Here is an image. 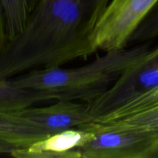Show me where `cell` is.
Here are the masks:
<instances>
[{
  "label": "cell",
  "mask_w": 158,
  "mask_h": 158,
  "mask_svg": "<svg viewBox=\"0 0 158 158\" xmlns=\"http://www.w3.org/2000/svg\"><path fill=\"white\" fill-rule=\"evenodd\" d=\"M158 86V46L124 71L101 97L88 103L94 121Z\"/></svg>",
  "instance_id": "obj_3"
},
{
  "label": "cell",
  "mask_w": 158,
  "mask_h": 158,
  "mask_svg": "<svg viewBox=\"0 0 158 158\" xmlns=\"http://www.w3.org/2000/svg\"><path fill=\"white\" fill-rule=\"evenodd\" d=\"M37 2L38 0H0L8 40L24 29Z\"/></svg>",
  "instance_id": "obj_11"
},
{
  "label": "cell",
  "mask_w": 158,
  "mask_h": 158,
  "mask_svg": "<svg viewBox=\"0 0 158 158\" xmlns=\"http://www.w3.org/2000/svg\"><path fill=\"white\" fill-rule=\"evenodd\" d=\"M50 100H55L48 91L20 87L10 79L0 80V111H20L35 103Z\"/></svg>",
  "instance_id": "obj_9"
},
{
  "label": "cell",
  "mask_w": 158,
  "mask_h": 158,
  "mask_svg": "<svg viewBox=\"0 0 158 158\" xmlns=\"http://www.w3.org/2000/svg\"><path fill=\"white\" fill-rule=\"evenodd\" d=\"M156 37H158V2L133 32L129 40V46L147 43Z\"/></svg>",
  "instance_id": "obj_12"
},
{
  "label": "cell",
  "mask_w": 158,
  "mask_h": 158,
  "mask_svg": "<svg viewBox=\"0 0 158 158\" xmlns=\"http://www.w3.org/2000/svg\"><path fill=\"white\" fill-rule=\"evenodd\" d=\"M85 128H74L51 134L26 148H16L10 155L16 158H81L79 149L94 137Z\"/></svg>",
  "instance_id": "obj_7"
},
{
  "label": "cell",
  "mask_w": 158,
  "mask_h": 158,
  "mask_svg": "<svg viewBox=\"0 0 158 158\" xmlns=\"http://www.w3.org/2000/svg\"><path fill=\"white\" fill-rule=\"evenodd\" d=\"M7 40L4 15H3L1 3H0V53L4 49L5 46L7 43Z\"/></svg>",
  "instance_id": "obj_13"
},
{
  "label": "cell",
  "mask_w": 158,
  "mask_h": 158,
  "mask_svg": "<svg viewBox=\"0 0 158 158\" xmlns=\"http://www.w3.org/2000/svg\"><path fill=\"white\" fill-rule=\"evenodd\" d=\"M15 148L7 143L0 142V154H10Z\"/></svg>",
  "instance_id": "obj_14"
},
{
  "label": "cell",
  "mask_w": 158,
  "mask_h": 158,
  "mask_svg": "<svg viewBox=\"0 0 158 158\" xmlns=\"http://www.w3.org/2000/svg\"><path fill=\"white\" fill-rule=\"evenodd\" d=\"M110 1L38 0L24 29L0 53V80L94 53L91 39Z\"/></svg>",
  "instance_id": "obj_1"
},
{
  "label": "cell",
  "mask_w": 158,
  "mask_h": 158,
  "mask_svg": "<svg viewBox=\"0 0 158 158\" xmlns=\"http://www.w3.org/2000/svg\"><path fill=\"white\" fill-rule=\"evenodd\" d=\"M42 107H28L19 112L46 131L50 135L74 128H80L94 120L88 103L73 100H56Z\"/></svg>",
  "instance_id": "obj_6"
},
{
  "label": "cell",
  "mask_w": 158,
  "mask_h": 158,
  "mask_svg": "<svg viewBox=\"0 0 158 158\" xmlns=\"http://www.w3.org/2000/svg\"><path fill=\"white\" fill-rule=\"evenodd\" d=\"M143 43L105 51L79 67L41 68L11 78L20 87L51 93L55 100L90 103L108 90L122 73L137 63L150 49Z\"/></svg>",
  "instance_id": "obj_2"
},
{
  "label": "cell",
  "mask_w": 158,
  "mask_h": 158,
  "mask_svg": "<svg viewBox=\"0 0 158 158\" xmlns=\"http://www.w3.org/2000/svg\"><path fill=\"white\" fill-rule=\"evenodd\" d=\"M85 128L94 137L79 149L81 158H158V134L147 131H113Z\"/></svg>",
  "instance_id": "obj_5"
},
{
  "label": "cell",
  "mask_w": 158,
  "mask_h": 158,
  "mask_svg": "<svg viewBox=\"0 0 158 158\" xmlns=\"http://www.w3.org/2000/svg\"><path fill=\"white\" fill-rule=\"evenodd\" d=\"M94 126L104 130L147 131L158 134V105L116 120L95 121Z\"/></svg>",
  "instance_id": "obj_10"
},
{
  "label": "cell",
  "mask_w": 158,
  "mask_h": 158,
  "mask_svg": "<svg viewBox=\"0 0 158 158\" xmlns=\"http://www.w3.org/2000/svg\"><path fill=\"white\" fill-rule=\"evenodd\" d=\"M158 0H111L91 39L94 52L126 47L138 25Z\"/></svg>",
  "instance_id": "obj_4"
},
{
  "label": "cell",
  "mask_w": 158,
  "mask_h": 158,
  "mask_svg": "<svg viewBox=\"0 0 158 158\" xmlns=\"http://www.w3.org/2000/svg\"><path fill=\"white\" fill-rule=\"evenodd\" d=\"M49 135L19 111H0V142L16 149L26 148Z\"/></svg>",
  "instance_id": "obj_8"
}]
</instances>
